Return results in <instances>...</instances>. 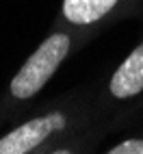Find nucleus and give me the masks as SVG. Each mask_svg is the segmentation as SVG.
Returning <instances> with one entry per match:
<instances>
[{
  "label": "nucleus",
  "instance_id": "nucleus-1",
  "mask_svg": "<svg viewBox=\"0 0 143 154\" xmlns=\"http://www.w3.org/2000/svg\"><path fill=\"white\" fill-rule=\"evenodd\" d=\"M102 117L106 115L100 104V85L78 87L0 132V154H41Z\"/></svg>",
  "mask_w": 143,
  "mask_h": 154
},
{
  "label": "nucleus",
  "instance_id": "nucleus-2",
  "mask_svg": "<svg viewBox=\"0 0 143 154\" xmlns=\"http://www.w3.org/2000/svg\"><path fill=\"white\" fill-rule=\"evenodd\" d=\"M93 37L96 35L85 30H74L69 26L52 22V28L46 39L20 65V69L9 80L5 94L0 96V128L15 124L20 117H24V111L39 98V94L52 80L59 67Z\"/></svg>",
  "mask_w": 143,
  "mask_h": 154
},
{
  "label": "nucleus",
  "instance_id": "nucleus-3",
  "mask_svg": "<svg viewBox=\"0 0 143 154\" xmlns=\"http://www.w3.org/2000/svg\"><path fill=\"white\" fill-rule=\"evenodd\" d=\"M100 104L119 128L143 115V37L100 85Z\"/></svg>",
  "mask_w": 143,
  "mask_h": 154
},
{
  "label": "nucleus",
  "instance_id": "nucleus-4",
  "mask_svg": "<svg viewBox=\"0 0 143 154\" xmlns=\"http://www.w3.org/2000/svg\"><path fill=\"white\" fill-rule=\"evenodd\" d=\"M143 0H61L54 22L74 30L98 35L124 17L139 15Z\"/></svg>",
  "mask_w": 143,
  "mask_h": 154
},
{
  "label": "nucleus",
  "instance_id": "nucleus-5",
  "mask_svg": "<svg viewBox=\"0 0 143 154\" xmlns=\"http://www.w3.org/2000/svg\"><path fill=\"white\" fill-rule=\"evenodd\" d=\"M115 130H119V126L113 119L102 117V119L93 122V124L72 132L69 137L56 141L52 148H48L41 154H96V150L100 148V143L104 141L108 135H113Z\"/></svg>",
  "mask_w": 143,
  "mask_h": 154
},
{
  "label": "nucleus",
  "instance_id": "nucleus-6",
  "mask_svg": "<svg viewBox=\"0 0 143 154\" xmlns=\"http://www.w3.org/2000/svg\"><path fill=\"white\" fill-rule=\"evenodd\" d=\"M102 154H143V117L139 122L137 130H132L130 135L121 137L117 143L106 148Z\"/></svg>",
  "mask_w": 143,
  "mask_h": 154
}]
</instances>
